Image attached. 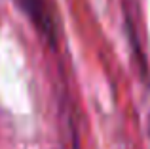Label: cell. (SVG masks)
<instances>
[{
  "instance_id": "1",
  "label": "cell",
  "mask_w": 150,
  "mask_h": 149,
  "mask_svg": "<svg viewBox=\"0 0 150 149\" xmlns=\"http://www.w3.org/2000/svg\"><path fill=\"white\" fill-rule=\"evenodd\" d=\"M17 6L27 14V17L36 25V29L40 33H44L46 37H53V19H51L46 0H15Z\"/></svg>"
}]
</instances>
